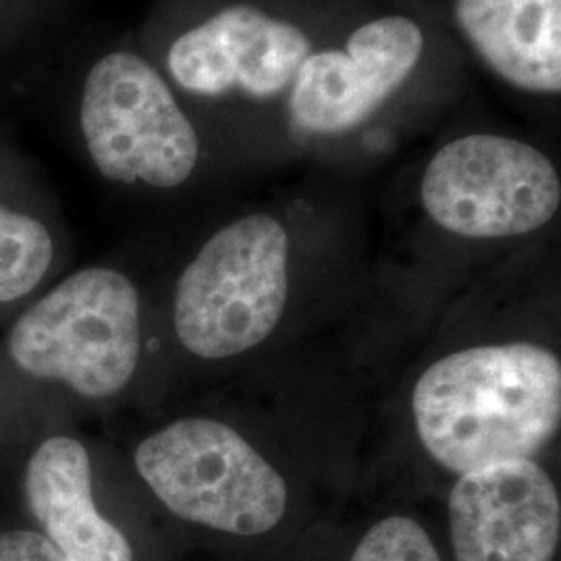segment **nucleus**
<instances>
[{
    "label": "nucleus",
    "instance_id": "obj_1",
    "mask_svg": "<svg viewBox=\"0 0 561 561\" xmlns=\"http://www.w3.org/2000/svg\"><path fill=\"white\" fill-rule=\"evenodd\" d=\"M412 410L424 449L456 474L533 460L560 431V358L522 341L461 350L424 370Z\"/></svg>",
    "mask_w": 561,
    "mask_h": 561
},
{
    "label": "nucleus",
    "instance_id": "obj_2",
    "mask_svg": "<svg viewBox=\"0 0 561 561\" xmlns=\"http://www.w3.org/2000/svg\"><path fill=\"white\" fill-rule=\"evenodd\" d=\"M289 236L268 215L222 227L187 264L175 294V331L194 356L221 360L261 345L289 294Z\"/></svg>",
    "mask_w": 561,
    "mask_h": 561
},
{
    "label": "nucleus",
    "instance_id": "obj_3",
    "mask_svg": "<svg viewBox=\"0 0 561 561\" xmlns=\"http://www.w3.org/2000/svg\"><path fill=\"white\" fill-rule=\"evenodd\" d=\"M21 370L108 398L140 360V298L113 268H83L34 304L9 335Z\"/></svg>",
    "mask_w": 561,
    "mask_h": 561
},
{
    "label": "nucleus",
    "instance_id": "obj_4",
    "mask_svg": "<svg viewBox=\"0 0 561 561\" xmlns=\"http://www.w3.org/2000/svg\"><path fill=\"white\" fill-rule=\"evenodd\" d=\"M136 468L175 516L221 533L259 537L287 512L283 477L219 421L169 424L140 443Z\"/></svg>",
    "mask_w": 561,
    "mask_h": 561
},
{
    "label": "nucleus",
    "instance_id": "obj_5",
    "mask_svg": "<svg viewBox=\"0 0 561 561\" xmlns=\"http://www.w3.org/2000/svg\"><path fill=\"white\" fill-rule=\"evenodd\" d=\"M80 125L106 180L171 190L192 178L201 159L198 134L169 83L129 50L108 53L88 71Z\"/></svg>",
    "mask_w": 561,
    "mask_h": 561
},
{
    "label": "nucleus",
    "instance_id": "obj_6",
    "mask_svg": "<svg viewBox=\"0 0 561 561\" xmlns=\"http://www.w3.org/2000/svg\"><path fill=\"white\" fill-rule=\"evenodd\" d=\"M428 217L472 240L514 238L541 229L560 210L561 181L541 150L520 140L474 134L449 141L421 183Z\"/></svg>",
    "mask_w": 561,
    "mask_h": 561
},
{
    "label": "nucleus",
    "instance_id": "obj_7",
    "mask_svg": "<svg viewBox=\"0 0 561 561\" xmlns=\"http://www.w3.org/2000/svg\"><path fill=\"white\" fill-rule=\"evenodd\" d=\"M424 36L403 15L358 27L345 50L314 53L294 80L291 117L310 134H343L368 119L421 62Z\"/></svg>",
    "mask_w": 561,
    "mask_h": 561
},
{
    "label": "nucleus",
    "instance_id": "obj_8",
    "mask_svg": "<svg viewBox=\"0 0 561 561\" xmlns=\"http://www.w3.org/2000/svg\"><path fill=\"white\" fill-rule=\"evenodd\" d=\"M449 528L458 561H553L560 495L537 461L482 466L451 489Z\"/></svg>",
    "mask_w": 561,
    "mask_h": 561
},
{
    "label": "nucleus",
    "instance_id": "obj_9",
    "mask_svg": "<svg viewBox=\"0 0 561 561\" xmlns=\"http://www.w3.org/2000/svg\"><path fill=\"white\" fill-rule=\"evenodd\" d=\"M310 41L289 21L248 4L227 7L171 44L167 67L183 90L221 96L241 90L271 99L294 83Z\"/></svg>",
    "mask_w": 561,
    "mask_h": 561
},
{
    "label": "nucleus",
    "instance_id": "obj_10",
    "mask_svg": "<svg viewBox=\"0 0 561 561\" xmlns=\"http://www.w3.org/2000/svg\"><path fill=\"white\" fill-rule=\"evenodd\" d=\"M25 495L46 539L73 561H134L131 545L92 500V466L71 437L42 443L27 461Z\"/></svg>",
    "mask_w": 561,
    "mask_h": 561
},
{
    "label": "nucleus",
    "instance_id": "obj_11",
    "mask_svg": "<svg viewBox=\"0 0 561 561\" xmlns=\"http://www.w3.org/2000/svg\"><path fill=\"white\" fill-rule=\"evenodd\" d=\"M466 41L503 81L561 92V0H456Z\"/></svg>",
    "mask_w": 561,
    "mask_h": 561
},
{
    "label": "nucleus",
    "instance_id": "obj_12",
    "mask_svg": "<svg viewBox=\"0 0 561 561\" xmlns=\"http://www.w3.org/2000/svg\"><path fill=\"white\" fill-rule=\"evenodd\" d=\"M53 238L38 219L0 204V301L30 294L53 262Z\"/></svg>",
    "mask_w": 561,
    "mask_h": 561
},
{
    "label": "nucleus",
    "instance_id": "obj_13",
    "mask_svg": "<svg viewBox=\"0 0 561 561\" xmlns=\"http://www.w3.org/2000/svg\"><path fill=\"white\" fill-rule=\"evenodd\" d=\"M350 561H442L419 522L391 516L375 524Z\"/></svg>",
    "mask_w": 561,
    "mask_h": 561
},
{
    "label": "nucleus",
    "instance_id": "obj_14",
    "mask_svg": "<svg viewBox=\"0 0 561 561\" xmlns=\"http://www.w3.org/2000/svg\"><path fill=\"white\" fill-rule=\"evenodd\" d=\"M0 561H73L44 535L32 530H9L0 535Z\"/></svg>",
    "mask_w": 561,
    "mask_h": 561
}]
</instances>
